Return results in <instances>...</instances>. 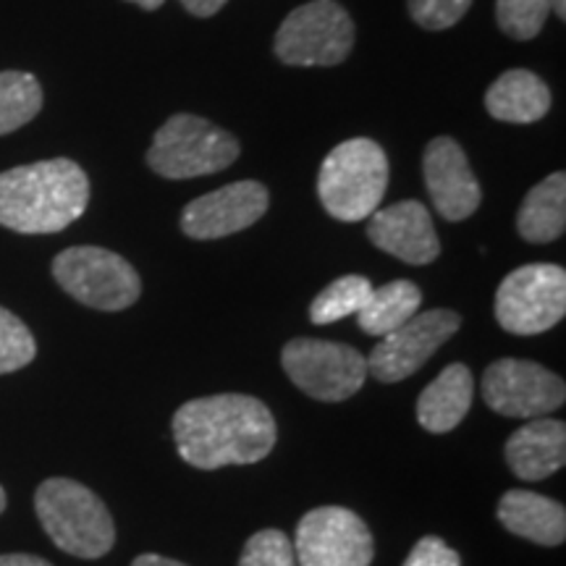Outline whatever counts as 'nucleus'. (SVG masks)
Wrapping results in <instances>:
<instances>
[{
  "label": "nucleus",
  "mask_w": 566,
  "mask_h": 566,
  "mask_svg": "<svg viewBox=\"0 0 566 566\" xmlns=\"http://www.w3.org/2000/svg\"><path fill=\"white\" fill-rule=\"evenodd\" d=\"M132 566H187L181 562H174V558H166V556H158V554H142L134 558Z\"/></svg>",
  "instance_id": "7c9ffc66"
},
{
  "label": "nucleus",
  "mask_w": 566,
  "mask_h": 566,
  "mask_svg": "<svg viewBox=\"0 0 566 566\" xmlns=\"http://www.w3.org/2000/svg\"><path fill=\"white\" fill-rule=\"evenodd\" d=\"M3 509H6V491L0 488V514H3Z\"/></svg>",
  "instance_id": "72a5a7b5"
},
{
  "label": "nucleus",
  "mask_w": 566,
  "mask_h": 566,
  "mask_svg": "<svg viewBox=\"0 0 566 566\" xmlns=\"http://www.w3.org/2000/svg\"><path fill=\"white\" fill-rule=\"evenodd\" d=\"M34 512L55 546L76 558H101L116 543L108 506L76 480H45L34 493Z\"/></svg>",
  "instance_id": "7ed1b4c3"
},
{
  "label": "nucleus",
  "mask_w": 566,
  "mask_h": 566,
  "mask_svg": "<svg viewBox=\"0 0 566 566\" xmlns=\"http://www.w3.org/2000/svg\"><path fill=\"white\" fill-rule=\"evenodd\" d=\"M87 205V174L69 158L0 174V226L17 233H59L80 221Z\"/></svg>",
  "instance_id": "f03ea898"
},
{
  "label": "nucleus",
  "mask_w": 566,
  "mask_h": 566,
  "mask_svg": "<svg viewBox=\"0 0 566 566\" xmlns=\"http://www.w3.org/2000/svg\"><path fill=\"white\" fill-rule=\"evenodd\" d=\"M566 313V271L551 263L516 268L495 292V321L506 334L537 336Z\"/></svg>",
  "instance_id": "0eeeda50"
},
{
  "label": "nucleus",
  "mask_w": 566,
  "mask_h": 566,
  "mask_svg": "<svg viewBox=\"0 0 566 566\" xmlns=\"http://www.w3.org/2000/svg\"><path fill=\"white\" fill-rule=\"evenodd\" d=\"M273 48L286 66H338L354 48V24L336 0H313L283 19Z\"/></svg>",
  "instance_id": "6e6552de"
},
{
  "label": "nucleus",
  "mask_w": 566,
  "mask_h": 566,
  "mask_svg": "<svg viewBox=\"0 0 566 566\" xmlns=\"http://www.w3.org/2000/svg\"><path fill=\"white\" fill-rule=\"evenodd\" d=\"M373 283L365 275H344L323 289L310 304V321L315 325H328L344 317L357 315L370 300Z\"/></svg>",
  "instance_id": "5701e85b"
},
{
  "label": "nucleus",
  "mask_w": 566,
  "mask_h": 566,
  "mask_svg": "<svg viewBox=\"0 0 566 566\" xmlns=\"http://www.w3.org/2000/svg\"><path fill=\"white\" fill-rule=\"evenodd\" d=\"M42 108V87L24 71H0V137L30 124Z\"/></svg>",
  "instance_id": "4be33fe9"
},
{
  "label": "nucleus",
  "mask_w": 566,
  "mask_h": 566,
  "mask_svg": "<svg viewBox=\"0 0 566 566\" xmlns=\"http://www.w3.org/2000/svg\"><path fill=\"white\" fill-rule=\"evenodd\" d=\"M268 189L258 181H237L216 192L197 197L181 212V231L187 237L223 239L250 229L265 216Z\"/></svg>",
  "instance_id": "ddd939ff"
},
{
  "label": "nucleus",
  "mask_w": 566,
  "mask_h": 566,
  "mask_svg": "<svg viewBox=\"0 0 566 566\" xmlns=\"http://www.w3.org/2000/svg\"><path fill=\"white\" fill-rule=\"evenodd\" d=\"M551 13V0H495V19L512 40H533Z\"/></svg>",
  "instance_id": "b1692460"
},
{
  "label": "nucleus",
  "mask_w": 566,
  "mask_h": 566,
  "mask_svg": "<svg viewBox=\"0 0 566 566\" xmlns=\"http://www.w3.org/2000/svg\"><path fill=\"white\" fill-rule=\"evenodd\" d=\"M239 150L237 137L221 126L192 113H176L155 132L147 166L163 179H197L226 171Z\"/></svg>",
  "instance_id": "39448f33"
},
{
  "label": "nucleus",
  "mask_w": 566,
  "mask_h": 566,
  "mask_svg": "<svg viewBox=\"0 0 566 566\" xmlns=\"http://www.w3.org/2000/svg\"><path fill=\"white\" fill-rule=\"evenodd\" d=\"M420 304L422 292L417 283L405 279L391 281L386 286L373 289L370 300L357 313V323L365 334L386 336L420 313Z\"/></svg>",
  "instance_id": "412c9836"
},
{
  "label": "nucleus",
  "mask_w": 566,
  "mask_h": 566,
  "mask_svg": "<svg viewBox=\"0 0 566 566\" xmlns=\"http://www.w3.org/2000/svg\"><path fill=\"white\" fill-rule=\"evenodd\" d=\"M294 554L300 566H370L373 535L352 509L321 506L296 525Z\"/></svg>",
  "instance_id": "9d476101"
},
{
  "label": "nucleus",
  "mask_w": 566,
  "mask_h": 566,
  "mask_svg": "<svg viewBox=\"0 0 566 566\" xmlns=\"http://www.w3.org/2000/svg\"><path fill=\"white\" fill-rule=\"evenodd\" d=\"M176 449L197 470L254 464L271 454L279 428L263 401L247 394L202 396L174 415Z\"/></svg>",
  "instance_id": "f257e3e1"
},
{
  "label": "nucleus",
  "mask_w": 566,
  "mask_h": 566,
  "mask_svg": "<svg viewBox=\"0 0 566 566\" xmlns=\"http://www.w3.org/2000/svg\"><path fill=\"white\" fill-rule=\"evenodd\" d=\"M422 171L430 200L446 221H464L475 216L483 192L459 142L451 137L430 142L422 155Z\"/></svg>",
  "instance_id": "4468645a"
},
{
  "label": "nucleus",
  "mask_w": 566,
  "mask_h": 566,
  "mask_svg": "<svg viewBox=\"0 0 566 566\" xmlns=\"http://www.w3.org/2000/svg\"><path fill=\"white\" fill-rule=\"evenodd\" d=\"M472 391L475 384L470 367L462 363L443 367L441 375L417 399V420L428 433H451L470 412Z\"/></svg>",
  "instance_id": "a211bd4d"
},
{
  "label": "nucleus",
  "mask_w": 566,
  "mask_h": 566,
  "mask_svg": "<svg viewBox=\"0 0 566 566\" xmlns=\"http://www.w3.org/2000/svg\"><path fill=\"white\" fill-rule=\"evenodd\" d=\"M239 566H300L294 543L281 530H260L247 541Z\"/></svg>",
  "instance_id": "a878e982"
},
{
  "label": "nucleus",
  "mask_w": 566,
  "mask_h": 566,
  "mask_svg": "<svg viewBox=\"0 0 566 566\" xmlns=\"http://www.w3.org/2000/svg\"><path fill=\"white\" fill-rule=\"evenodd\" d=\"M462 317L454 310H428L384 336L370 357H365L367 373L380 384H399L415 375L441 346L457 334Z\"/></svg>",
  "instance_id": "f8f14e48"
},
{
  "label": "nucleus",
  "mask_w": 566,
  "mask_h": 566,
  "mask_svg": "<svg viewBox=\"0 0 566 566\" xmlns=\"http://www.w3.org/2000/svg\"><path fill=\"white\" fill-rule=\"evenodd\" d=\"M485 111L495 122L535 124L551 111V90L533 71L512 69L488 87Z\"/></svg>",
  "instance_id": "6ab92c4d"
},
{
  "label": "nucleus",
  "mask_w": 566,
  "mask_h": 566,
  "mask_svg": "<svg viewBox=\"0 0 566 566\" xmlns=\"http://www.w3.org/2000/svg\"><path fill=\"white\" fill-rule=\"evenodd\" d=\"M499 520L509 533L537 546H562L566 537L564 506L548 495L522 491V488L501 495Z\"/></svg>",
  "instance_id": "f3484780"
},
{
  "label": "nucleus",
  "mask_w": 566,
  "mask_h": 566,
  "mask_svg": "<svg viewBox=\"0 0 566 566\" xmlns=\"http://www.w3.org/2000/svg\"><path fill=\"white\" fill-rule=\"evenodd\" d=\"M38 354L32 331L17 315L0 307V375L21 370Z\"/></svg>",
  "instance_id": "393cba45"
},
{
  "label": "nucleus",
  "mask_w": 566,
  "mask_h": 566,
  "mask_svg": "<svg viewBox=\"0 0 566 566\" xmlns=\"http://www.w3.org/2000/svg\"><path fill=\"white\" fill-rule=\"evenodd\" d=\"M281 365L300 391L331 405L357 394L367 378L365 354L323 338H292L283 346Z\"/></svg>",
  "instance_id": "1a4fd4ad"
},
{
  "label": "nucleus",
  "mask_w": 566,
  "mask_h": 566,
  "mask_svg": "<svg viewBox=\"0 0 566 566\" xmlns=\"http://www.w3.org/2000/svg\"><path fill=\"white\" fill-rule=\"evenodd\" d=\"M388 189V158L378 142L357 137L325 155L317 195L338 221L357 223L380 208Z\"/></svg>",
  "instance_id": "20e7f679"
},
{
  "label": "nucleus",
  "mask_w": 566,
  "mask_h": 566,
  "mask_svg": "<svg viewBox=\"0 0 566 566\" xmlns=\"http://www.w3.org/2000/svg\"><path fill=\"white\" fill-rule=\"evenodd\" d=\"M509 470L522 480H546L566 462V424L551 417H535L506 441Z\"/></svg>",
  "instance_id": "dca6fc26"
},
{
  "label": "nucleus",
  "mask_w": 566,
  "mask_h": 566,
  "mask_svg": "<svg viewBox=\"0 0 566 566\" xmlns=\"http://www.w3.org/2000/svg\"><path fill=\"white\" fill-rule=\"evenodd\" d=\"M367 237L378 250L409 265H430L441 254V242H438L430 212L417 200L375 210L367 223Z\"/></svg>",
  "instance_id": "2eb2a0df"
},
{
  "label": "nucleus",
  "mask_w": 566,
  "mask_h": 566,
  "mask_svg": "<svg viewBox=\"0 0 566 566\" xmlns=\"http://www.w3.org/2000/svg\"><path fill=\"white\" fill-rule=\"evenodd\" d=\"M229 3V0H181V6L187 9L192 17L197 19H210L216 17L218 11L223 9V6Z\"/></svg>",
  "instance_id": "c85d7f7f"
},
{
  "label": "nucleus",
  "mask_w": 566,
  "mask_h": 566,
  "mask_svg": "<svg viewBox=\"0 0 566 566\" xmlns=\"http://www.w3.org/2000/svg\"><path fill=\"white\" fill-rule=\"evenodd\" d=\"M409 13L422 30L438 32L454 27L470 11L472 0H407Z\"/></svg>",
  "instance_id": "bb28decb"
},
{
  "label": "nucleus",
  "mask_w": 566,
  "mask_h": 566,
  "mask_svg": "<svg viewBox=\"0 0 566 566\" xmlns=\"http://www.w3.org/2000/svg\"><path fill=\"white\" fill-rule=\"evenodd\" d=\"M551 11H556L558 17H566V0H551Z\"/></svg>",
  "instance_id": "473e14b6"
},
{
  "label": "nucleus",
  "mask_w": 566,
  "mask_h": 566,
  "mask_svg": "<svg viewBox=\"0 0 566 566\" xmlns=\"http://www.w3.org/2000/svg\"><path fill=\"white\" fill-rule=\"evenodd\" d=\"M566 229V176L551 174L533 187L516 216V231L530 244L556 242Z\"/></svg>",
  "instance_id": "aec40b11"
},
{
  "label": "nucleus",
  "mask_w": 566,
  "mask_h": 566,
  "mask_svg": "<svg viewBox=\"0 0 566 566\" xmlns=\"http://www.w3.org/2000/svg\"><path fill=\"white\" fill-rule=\"evenodd\" d=\"M53 279L69 296L103 313L132 307L142 294L139 273L103 247H71L53 260Z\"/></svg>",
  "instance_id": "423d86ee"
},
{
  "label": "nucleus",
  "mask_w": 566,
  "mask_h": 566,
  "mask_svg": "<svg viewBox=\"0 0 566 566\" xmlns=\"http://www.w3.org/2000/svg\"><path fill=\"white\" fill-rule=\"evenodd\" d=\"M483 399L504 417H546L564 407L566 386L548 367L530 359H495L483 375Z\"/></svg>",
  "instance_id": "9b49d317"
},
{
  "label": "nucleus",
  "mask_w": 566,
  "mask_h": 566,
  "mask_svg": "<svg viewBox=\"0 0 566 566\" xmlns=\"http://www.w3.org/2000/svg\"><path fill=\"white\" fill-rule=\"evenodd\" d=\"M405 566H462V558L441 537L428 535L412 548Z\"/></svg>",
  "instance_id": "cd10ccee"
},
{
  "label": "nucleus",
  "mask_w": 566,
  "mask_h": 566,
  "mask_svg": "<svg viewBox=\"0 0 566 566\" xmlns=\"http://www.w3.org/2000/svg\"><path fill=\"white\" fill-rule=\"evenodd\" d=\"M0 566H53V564L32 554H6L0 556Z\"/></svg>",
  "instance_id": "c756f323"
},
{
  "label": "nucleus",
  "mask_w": 566,
  "mask_h": 566,
  "mask_svg": "<svg viewBox=\"0 0 566 566\" xmlns=\"http://www.w3.org/2000/svg\"><path fill=\"white\" fill-rule=\"evenodd\" d=\"M129 3H137L139 9H145V11H158L166 0H129Z\"/></svg>",
  "instance_id": "2f4dec72"
}]
</instances>
